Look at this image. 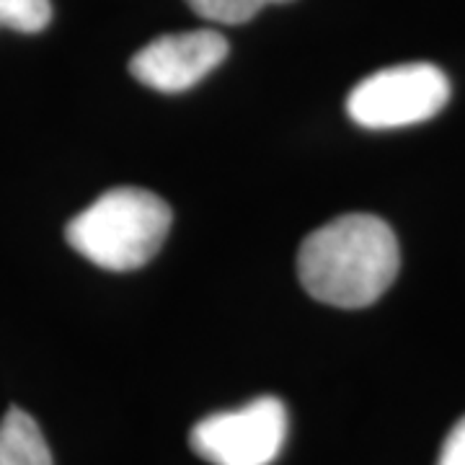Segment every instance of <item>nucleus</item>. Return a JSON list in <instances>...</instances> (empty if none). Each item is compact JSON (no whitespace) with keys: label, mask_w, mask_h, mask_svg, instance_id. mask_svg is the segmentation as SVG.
I'll return each instance as SVG.
<instances>
[{"label":"nucleus","mask_w":465,"mask_h":465,"mask_svg":"<svg viewBox=\"0 0 465 465\" xmlns=\"http://www.w3.org/2000/svg\"><path fill=\"white\" fill-rule=\"evenodd\" d=\"M228 57V39L215 29L166 34L130 60L134 81L161 94H182L207 78Z\"/></svg>","instance_id":"nucleus-5"},{"label":"nucleus","mask_w":465,"mask_h":465,"mask_svg":"<svg viewBox=\"0 0 465 465\" xmlns=\"http://www.w3.org/2000/svg\"><path fill=\"white\" fill-rule=\"evenodd\" d=\"M0 465H52V452L39 424L16 406L0 419Z\"/></svg>","instance_id":"nucleus-6"},{"label":"nucleus","mask_w":465,"mask_h":465,"mask_svg":"<svg viewBox=\"0 0 465 465\" xmlns=\"http://www.w3.org/2000/svg\"><path fill=\"white\" fill-rule=\"evenodd\" d=\"M171 223V207L158 194L116 186L67 223L65 238L91 264L106 272H133L161 251Z\"/></svg>","instance_id":"nucleus-2"},{"label":"nucleus","mask_w":465,"mask_h":465,"mask_svg":"<svg viewBox=\"0 0 465 465\" xmlns=\"http://www.w3.org/2000/svg\"><path fill=\"white\" fill-rule=\"evenodd\" d=\"M287 409L274 396L204 416L189 434L194 455L213 465H272L284 448Z\"/></svg>","instance_id":"nucleus-4"},{"label":"nucleus","mask_w":465,"mask_h":465,"mask_svg":"<svg viewBox=\"0 0 465 465\" xmlns=\"http://www.w3.org/2000/svg\"><path fill=\"white\" fill-rule=\"evenodd\" d=\"M450 101L448 75L432 63L382 67L351 88L347 114L365 130H399L437 116Z\"/></svg>","instance_id":"nucleus-3"},{"label":"nucleus","mask_w":465,"mask_h":465,"mask_svg":"<svg viewBox=\"0 0 465 465\" xmlns=\"http://www.w3.org/2000/svg\"><path fill=\"white\" fill-rule=\"evenodd\" d=\"M437 465H465V416L445 437Z\"/></svg>","instance_id":"nucleus-9"},{"label":"nucleus","mask_w":465,"mask_h":465,"mask_svg":"<svg viewBox=\"0 0 465 465\" xmlns=\"http://www.w3.org/2000/svg\"><path fill=\"white\" fill-rule=\"evenodd\" d=\"M189 8L213 24H246L256 16L266 5H280V3H292V0H186Z\"/></svg>","instance_id":"nucleus-7"},{"label":"nucleus","mask_w":465,"mask_h":465,"mask_svg":"<svg viewBox=\"0 0 465 465\" xmlns=\"http://www.w3.org/2000/svg\"><path fill=\"white\" fill-rule=\"evenodd\" d=\"M52 21L50 0H0V26L21 34H36Z\"/></svg>","instance_id":"nucleus-8"},{"label":"nucleus","mask_w":465,"mask_h":465,"mask_svg":"<svg viewBox=\"0 0 465 465\" xmlns=\"http://www.w3.org/2000/svg\"><path fill=\"white\" fill-rule=\"evenodd\" d=\"M401 249L378 215L351 213L313 231L298 251V277L308 295L333 308H367L399 277Z\"/></svg>","instance_id":"nucleus-1"}]
</instances>
